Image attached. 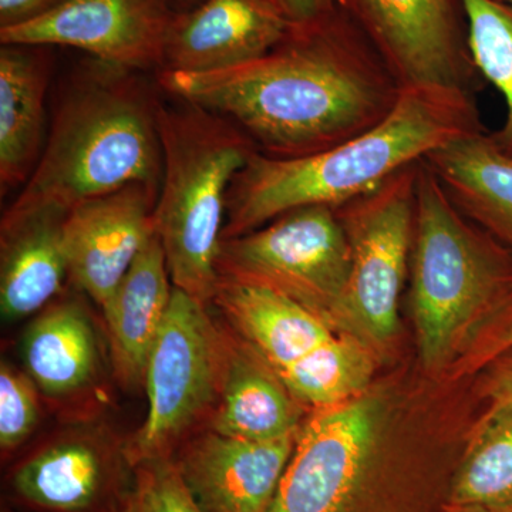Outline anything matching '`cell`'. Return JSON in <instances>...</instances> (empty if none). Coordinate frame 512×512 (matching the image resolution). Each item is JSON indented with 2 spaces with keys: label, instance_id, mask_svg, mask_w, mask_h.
<instances>
[{
  "label": "cell",
  "instance_id": "6da1fadb",
  "mask_svg": "<svg viewBox=\"0 0 512 512\" xmlns=\"http://www.w3.org/2000/svg\"><path fill=\"white\" fill-rule=\"evenodd\" d=\"M157 82L174 99L231 121L258 153L274 158L312 156L365 133L392 113L404 87L340 3L289 26L251 62L214 72L163 70Z\"/></svg>",
  "mask_w": 512,
  "mask_h": 512
},
{
  "label": "cell",
  "instance_id": "7a4b0ae2",
  "mask_svg": "<svg viewBox=\"0 0 512 512\" xmlns=\"http://www.w3.org/2000/svg\"><path fill=\"white\" fill-rule=\"evenodd\" d=\"M429 409L396 380L316 410L266 512H417L429 481Z\"/></svg>",
  "mask_w": 512,
  "mask_h": 512
},
{
  "label": "cell",
  "instance_id": "3957f363",
  "mask_svg": "<svg viewBox=\"0 0 512 512\" xmlns=\"http://www.w3.org/2000/svg\"><path fill=\"white\" fill-rule=\"evenodd\" d=\"M483 131L471 90L440 84L404 86L382 123L329 150L299 158L255 151L229 187L222 241L298 208L338 207L433 151Z\"/></svg>",
  "mask_w": 512,
  "mask_h": 512
},
{
  "label": "cell",
  "instance_id": "277c9868",
  "mask_svg": "<svg viewBox=\"0 0 512 512\" xmlns=\"http://www.w3.org/2000/svg\"><path fill=\"white\" fill-rule=\"evenodd\" d=\"M74 76L35 170L3 217L69 212L131 184L160 191V100L140 72L90 57Z\"/></svg>",
  "mask_w": 512,
  "mask_h": 512
},
{
  "label": "cell",
  "instance_id": "5b68a950",
  "mask_svg": "<svg viewBox=\"0 0 512 512\" xmlns=\"http://www.w3.org/2000/svg\"><path fill=\"white\" fill-rule=\"evenodd\" d=\"M410 309L420 365L440 373L480 350L512 315V254L468 220L420 161L410 255Z\"/></svg>",
  "mask_w": 512,
  "mask_h": 512
},
{
  "label": "cell",
  "instance_id": "8992f818",
  "mask_svg": "<svg viewBox=\"0 0 512 512\" xmlns=\"http://www.w3.org/2000/svg\"><path fill=\"white\" fill-rule=\"evenodd\" d=\"M157 124L163 178L154 232L173 286L207 305L220 281L229 187L256 148L231 121L183 100L160 103Z\"/></svg>",
  "mask_w": 512,
  "mask_h": 512
},
{
  "label": "cell",
  "instance_id": "52a82bcc",
  "mask_svg": "<svg viewBox=\"0 0 512 512\" xmlns=\"http://www.w3.org/2000/svg\"><path fill=\"white\" fill-rule=\"evenodd\" d=\"M420 161L335 207L350 245L349 281L338 330L362 343L376 357L392 348L399 335L400 299L412 255Z\"/></svg>",
  "mask_w": 512,
  "mask_h": 512
},
{
  "label": "cell",
  "instance_id": "ba28073f",
  "mask_svg": "<svg viewBox=\"0 0 512 512\" xmlns=\"http://www.w3.org/2000/svg\"><path fill=\"white\" fill-rule=\"evenodd\" d=\"M217 269L220 278L284 293L338 330L350 245L335 208H298L248 234L224 239Z\"/></svg>",
  "mask_w": 512,
  "mask_h": 512
},
{
  "label": "cell",
  "instance_id": "9c48e42d",
  "mask_svg": "<svg viewBox=\"0 0 512 512\" xmlns=\"http://www.w3.org/2000/svg\"><path fill=\"white\" fill-rule=\"evenodd\" d=\"M205 306L174 286L148 357L147 417L127 453L134 466L167 458L220 397L224 338Z\"/></svg>",
  "mask_w": 512,
  "mask_h": 512
},
{
  "label": "cell",
  "instance_id": "30bf717a",
  "mask_svg": "<svg viewBox=\"0 0 512 512\" xmlns=\"http://www.w3.org/2000/svg\"><path fill=\"white\" fill-rule=\"evenodd\" d=\"M403 86L474 92L480 73L468 47L461 0H339Z\"/></svg>",
  "mask_w": 512,
  "mask_h": 512
},
{
  "label": "cell",
  "instance_id": "8fae6325",
  "mask_svg": "<svg viewBox=\"0 0 512 512\" xmlns=\"http://www.w3.org/2000/svg\"><path fill=\"white\" fill-rule=\"evenodd\" d=\"M175 13L168 0H63L42 18L0 30V43L72 47L123 69L160 72Z\"/></svg>",
  "mask_w": 512,
  "mask_h": 512
},
{
  "label": "cell",
  "instance_id": "7c38bea8",
  "mask_svg": "<svg viewBox=\"0 0 512 512\" xmlns=\"http://www.w3.org/2000/svg\"><path fill=\"white\" fill-rule=\"evenodd\" d=\"M158 192L131 184L67 212L63 235L70 281L100 309L154 234Z\"/></svg>",
  "mask_w": 512,
  "mask_h": 512
},
{
  "label": "cell",
  "instance_id": "4fadbf2b",
  "mask_svg": "<svg viewBox=\"0 0 512 512\" xmlns=\"http://www.w3.org/2000/svg\"><path fill=\"white\" fill-rule=\"evenodd\" d=\"M296 437L254 441L211 429L185 446L175 466L202 512H266Z\"/></svg>",
  "mask_w": 512,
  "mask_h": 512
},
{
  "label": "cell",
  "instance_id": "5bb4252c",
  "mask_svg": "<svg viewBox=\"0 0 512 512\" xmlns=\"http://www.w3.org/2000/svg\"><path fill=\"white\" fill-rule=\"evenodd\" d=\"M289 26L271 0H201L175 13L160 72H214L251 62L278 45Z\"/></svg>",
  "mask_w": 512,
  "mask_h": 512
},
{
  "label": "cell",
  "instance_id": "9a60e30c",
  "mask_svg": "<svg viewBox=\"0 0 512 512\" xmlns=\"http://www.w3.org/2000/svg\"><path fill=\"white\" fill-rule=\"evenodd\" d=\"M212 301L278 375L345 335L284 293L254 282L221 276Z\"/></svg>",
  "mask_w": 512,
  "mask_h": 512
},
{
  "label": "cell",
  "instance_id": "2e32d148",
  "mask_svg": "<svg viewBox=\"0 0 512 512\" xmlns=\"http://www.w3.org/2000/svg\"><path fill=\"white\" fill-rule=\"evenodd\" d=\"M224 338L220 406L212 430L225 436L274 441L298 436L302 404L274 367L244 339Z\"/></svg>",
  "mask_w": 512,
  "mask_h": 512
},
{
  "label": "cell",
  "instance_id": "e0dca14e",
  "mask_svg": "<svg viewBox=\"0 0 512 512\" xmlns=\"http://www.w3.org/2000/svg\"><path fill=\"white\" fill-rule=\"evenodd\" d=\"M67 212L40 210L2 218L0 311L8 322L42 311L69 276Z\"/></svg>",
  "mask_w": 512,
  "mask_h": 512
},
{
  "label": "cell",
  "instance_id": "ac0fdd59",
  "mask_svg": "<svg viewBox=\"0 0 512 512\" xmlns=\"http://www.w3.org/2000/svg\"><path fill=\"white\" fill-rule=\"evenodd\" d=\"M53 46L0 47V187L25 185L43 146Z\"/></svg>",
  "mask_w": 512,
  "mask_h": 512
},
{
  "label": "cell",
  "instance_id": "d6986e66",
  "mask_svg": "<svg viewBox=\"0 0 512 512\" xmlns=\"http://www.w3.org/2000/svg\"><path fill=\"white\" fill-rule=\"evenodd\" d=\"M170 281L163 245L154 232L101 309L114 367L128 384L144 380L148 357L173 296Z\"/></svg>",
  "mask_w": 512,
  "mask_h": 512
},
{
  "label": "cell",
  "instance_id": "ffe728a7",
  "mask_svg": "<svg viewBox=\"0 0 512 512\" xmlns=\"http://www.w3.org/2000/svg\"><path fill=\"white\" fill-rule=\"evenodd\" d=\"M451 202L512 254V158L487 131L424 158Z\"/></svg>",
  "mask_w": 512,
  "mask_h": 512
},
{
  "label": "cell",
  "instance_id": "44dd1931",
  "mask_svg": "<svg viewBox=\"0 0 512 512\" xmlns=\"http://www.w3.org/2000/svg\"><path fill=\"white\" fill-rule=\"evenodd\" d=\"M116 463L106 448L86 437L43 448L20 464L13 490L26 503L52 512H92L109 497Z\"/></svg>",
  "mask_w": 512,
  "mask_h": 512
},
{
  "label": "cell",
  "instance_id": "7402d4cb",
  "mask_svg": "<svg viewBox=\"0 0 512 512\" xmlns=\"http://www.w3.org/2000/svg\"><path fill=\"white\" fill-rule=\"evenodd\" d=\"M28 375L47 396H69L89 386L99 366V348L89 315L70 301L45 309L22 343Z\"/></svg>",
  "mask_w": 512,
  "mask_h": 512
},
{
  "label": "cell",
  "instance_id": "603a6c76",
  "mask_svg": "<svg viewBox=\"0 0 512 512\" xmlns=\"http://www.w3.org/2000/svg\"><path fill=\"white\" fill-rule=\"evenodd\" d=\"M451 505H512V409L487 407L468 436L450 487Z\"/></svg>",
  "mask_w": 512,
  "mask_h": 512
},
{
  "label": "cell",
  "instance_id": "cb8c5ba5",
  "mask_svg": "<svg viewBox=\"0 0 512 512\" xmlns=\"http://www.w3.org/2000/svg\"><path fill=\"white\" fill-rule=\"evenodd\" d=\"M377 357L348 335L282 372V382L302 406L329 409L352 399L373 383Z\"/></svg>",
  "mask_w": 512,
  "mask_h": 512
},
{
  "label": "cell",
  "instance_id": "d4e9b609",
  "mask_svg": "<svg viewBox=\"0 0 512 512\" xmlns=\"http://www.w3.org/2000/svg\"><path fill=\"white\" fill-rule=\"evenodd\" d=\"M461 5L474 66L505 103L503 126L488 136L512 158V8L495 0H461Z\"/></svg>",
  "mask_w": 512,
  "mask_h": 512
},
{
  "label": "cell",
  "instance_id": "484cf974",
  "mask_svg": "<svg viewBox=\"0 0 512 512\" xmlns=\"http://www.w3.org/2000/svg\"><path fill=\"white\" fill-rule=\"evenodd\" d=\"M136 467V485L126 512H202L170 457Z\"/></svg>",
  "mask_w": 512,
  "mask_h": 512
},
{
  "label": "cell",
  "instance_id": "4316f807",
  "mask_svg": "<svg viewBox=\"0 0 512 512\" xmlns=\"http://www.w3.org/2000/svg\"><path fill=\"white\" fill-rule=\"evenodd\" d=\"M39 421L36 384L29 375L2 363L0 369V446L9 451L28 440Z\"/></svg>",
  "mask_w": 512,
  "mask_h": 512
},
{
  "label": "cell",
  "instance_id": "83f0119b",
  "mask_svg": "<svg viewBox=\"0 0 512 512\" xmlns=\"http://www.w3.org/2000/svg\"><path fill=\"white\" fill-rule=\"evenodd\" d=\"M478 396L487 402V407L512 409V348L485 363Z\"/></svg>",
  "mask_w": 512,
  "mask_h": 512
},
{
  "label": "cell",
  "instance_id": "f1b7e54d",
  "mask_svg": "<svg viewBox=\"0 0 512 512\" xmlns=\"http://www.w3.org/2000/svg\"><path fill=\"white\" fill-rule=\"evenodd\" d=\"M63 0H0V30L18 28L42 18Z\"/></svg>",
  "mask_w": 512,
  "mask_h": 512
},
{
  "label": "cell",
  "instance_id": "f546056e",
  "mask_svg": "<svg viewBox=\"0 0 512 512\" xmlns=\"http://www.w3.org/2000/svg\"><path fill=\"white\" fill-rule=\"evenodd\" d=\"M291 25H302L326 15L339 5V0H271Z\"/></svg>",
  "mask_w": 512,
  "mask_h": 512
},
{
  "label": "cell",
  "instance_id": "4dcf8cb0",
  "mask_svg": "<svg viewBox=\"0 0 512 512\" xmlns=\"http://www.w3.org/2000/svg\"><path fill=\"white\" fill-rule=\"evenodd\" d=\"M510 348H512V315L505 318L498 325V328L491 333L490 338L485 340L483 346L478 350L477 356L480 362L485 365L488 360Z\"/></svg>",
  "mask_w": 512,
  "mask_h": 512
},
{
  "label": "cell",
  "instance_id": "1f68e13d",
  "mask_svg": "<svg viewBox=\"0 0 512 512\" xmlns=\"http://www.w3.org/2000/svg\"><path fill=\"white\" fill-rule=\"evenodd\" d=\"M450 512H512V505L487 507V505H451Z\"/></svg>",
  "mask_w": 512,
  "mask_h": 512
},
{
  "label": "cell",
  "instance_id": "d6a6232c",
  "mask_svg": "<svg viewBox=\"0 0 512 512\" xmlns=\"http://www.w3.org/2000/svg\"><path fill=\"white\" fill-rule=\"evenodd\" d=\"M170 5L173 6L175 12H185L197 6L201 0H168Z\"/></svg>",
  "mask_w": 512,
  "mask_h": 512
},
{
  "label": "cell",
  "instance_id": "836d02e7",
  "mask_svg": "<svg viewBox=\"0 0 512 512\" xmlns=\"http://www.w3.org/2000/svg\"><path fill=\"white\" fill-rule=\"evenodd\" d=\"M495 2L503 3V5L510 6V8H512V0H495Z\"/></svg>",
  "mask_w": 512,
  "mask_h": 512
}]
</instances>
